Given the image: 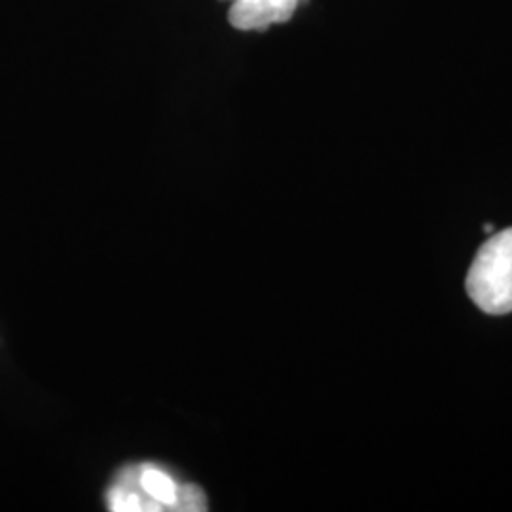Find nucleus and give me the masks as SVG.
Masks as SVG:
<instances>
[{
  "instance_id": "obj_1",
  "label": "nucleus",
  "mask_w": 512,
  "mask_h": 512,
  "mask_svg": "<svg viewBox=\"0 0 512 512\" xmlns=\"http://www.w3.org/2000/svg\"><path fill=\"white\" fill-rule=\"evenodd\" d=\"M112 512H203L209 509L200 486L183 482L156 463L120 469L107 490Z\"/></svg>"
},
{
  "instance_id": "obj_2",
  "label": "nucleus",
  "mask_w": 512,
  "mask_h": 512,
  "mask_svg": "<svg viewBox=\"0 0 512 512\" xmlns=\"http://www.w3.org/2000/svg\"><path fill=\"white\" fill-rule=\"evenodd\" d=\"M467 291L480 310L512 311V228L488 239L467 275Z\"/></svg>"
},
{
  "instance_id": "obj_3",
  "label": "nucleus",
  "mask_w": 512,
  "mask_h": 512,
  "mask_svg": "<svg viewBox=\"0 0 512 512\" xmlns=\"http://www.w3.org/2000/svg\"><path fill=\"white\" fill-rule=\"evenodd\" d=\"M228 19L239 31H264L293 18L302 0H228Z\"/></svg>"
}]
</instances>
